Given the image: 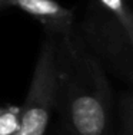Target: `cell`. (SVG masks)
I'll list each match as a JSON object with an SVG mask.
<instances>
[{"label":"cell","mask_w":133,"mask_h":135,"mask_svg":"<svg viewBox=\"0 0 133 135\" xmlns=\"http://www.w3.org/2000/svg\"><path fill=\"white\" fill-rule=\"evenodd\" d=\"M20 129V108L0 107V135H14Z\"/></svg>","instance_id":"5b68a950"},{"label":"cell","mask_w":133,"mask_h":135,"mask_svg":"<svg viewBox=\"0 0 133 135\" xmlns=\"http://www.w3.org/2000/svg\"><path fill=\"white\" fill-rule=\"evenodd\" d=\"M14 135H19V134H14Z\"/></svg>","instance_id":"30bf717a"},{"label":"cell","mask_w":133,"mask_h":135,"mask_svg":"<svg viewBox=\"0 0 133 135\" xmlns=\"http://www.w3.org/2000/svg\"><path fill=\"white\" fill-rule=\"evenodd\" d=\"M59 73L56 37L47 33L34 65L26 101L20 108L19 135H46L57 104Z\"/></svg>","instance_id":"7a4b0ae2"},{"label":"cell","mask_w":133,"mask_h":135,"mask_svg":"<svg viewBox=\"0 0 133 135\" xmlns=\"http://www.w3.org/2000/svg\"><path fill=\"white\" fill-rule=\"evenodd\" d=\"M53 135H69V134H67V131H66L62 125H60V128H57V129H56V132L53 134Z\"/></svg>","instance_id":"52a82bcc"},{"label":"cell","mask_w":133,"mask_h":135,"mask_svg":"<svg viewBox=\"0 0 133 135\" xmlns=\"http://www.w3.org/2000/svg\"><path fill=\"white\" fill-rule=\"evenodd\" d=\"M130 47H132V50H133V43L130 45ZM132 78H133V69H132Z\"/></svg>","instance_id":"ba28073f"},{"label":"cell","mask_w":133,"mask_h":135,"mask_svg":"<svg viewBox=\"0 0 133 135\" xmlns=\"http://www.w3.org/2000/svg\"><path fill=\"white\" fill-rule=\"evenodd\" d=\"M16 7L36 19L46 32L62 40H70L75 25V12L56 0H2V9Z\"/></svg>","instance_id":"3957f363"},{"label":"cell","mask_w":133,"mask_h":135,"mask_svg":"<svg viewBox=\"0 0 133 135\" xmlns=\"http://www.w3.org/2000/svg\"><path fill=\"white\" fill-rule=\"evenodd\" d=\"M57 104L69 135H109L112 88L99 60L70 40H62Z\"/></svg>","instance_id":"6da1fadb"},{"label":"cell","mask_w":133,"mask_h":135,"mask_svg":"<svg viewBox=\"0 0 133 135\" xmlns=\"http://www.w3.org/2000/svg\"><path fill=\"white\" fill-rule=\"evenodd\" d=\"M122 135H133V94H127L120 102Z\"/></svg>","instance_id":"8992f818"},{"label":"cell","mask_w":133,"mask_h":135,"mask_svg":"<svg viewBox=\"0 0 133 135\" xmlns=\"http://www.w3.org/2000/svg\"><path fill=\"white\" fill-rule=\"evenodd\" d=\"M0 10H3V9H2V0H0Z\"/></svg>","instance_id":"9c48e42d"},{"label":"cell","mask_w":133,"mask_h":135,"mask_svg":"<svg viewBox=\"0 0 133 135\" xmlns=\"http://www.w3.org/2000/svg\"><path fill=\"white\" fill-rule=\"evenodd\" d=\"M109 12L119 26L123 29L129 45L133 43V12L127 6V0H97Z\"/></svg>","instance_id":"277c9868"}]
</instances>
